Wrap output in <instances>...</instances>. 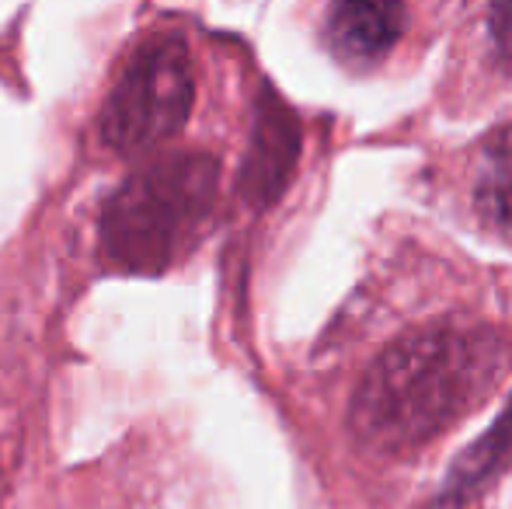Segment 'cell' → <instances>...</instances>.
I'll return each mask as SVG.
<instances>
[{
  "instance_id": "obj_5",
  "label": "cell",
  "mask_w": 512,
  "mask_h": 509,
  "mask_svg": "<svg viewBox=\"0 0 512 509\" xmlns=\"http://www.w3.org/2000/svg\"><path fill=\"white\" fill-rule=\"evenodd\" d=\"M408 11L401 4H335L324 21L331 53L349 67L384 60L405 32Z\"/></svg>"
},
{
  "instance_id": "obj_1",
  "label": "cell",
  "mask_w": 512,
  "mask_h": 509,
  "mask_svg": "<svg viewBox=\"0 0 512 509\" xmlns=\"http://www.w3.org/2000/svg\"><path fill=\"white\" fill-rule=\"evenodd\" d=\"M512 346L495 328L439 325L394 342L352 394L349 426L366 450L411 457L499 387Z\"/></svg>"
},
{
  "instance_id": "obj_2",
  "label": "cell",
  "mask_w": 512,
  "mask_h": 509,
  "mask_svg": "<svg viewBox=\"0 0 512 509\" xmlns=\"http://www.w3.org/2000/svg\"><path fill=\"white\" fill-rule=\"evenodd\" d=\"M220 192V161L171 150L129 171L102 206L98 252L115 272L161 276L203 241Z\"/></svg>"
},
{
  "instance_id": "obj_4",
  "label": "cell",
  "mask_w": 512,
  "mask_h": 509,
  "mask_svg": "<svg viewBox=\"0 0 512 509\" xmlns=\"http://www.w3.org/2000/svg\"><path fill=\"white\" fill-rule=\"evenodd\" d=\"M297 157H300L297 116H293V109L276 91L265 88L255 105L248 154H244L241 178H237V192H241L244 203L255 206V210L276 203L286 185H290Z\"/></svg>"
},
{
  "instance_id": "obj_7",
  "label": "cell",
  "mask_w": 512,
  "mask_h": 509,
  "mask_svg": "<svg viewBox=\"0 0 512 509\" xmlns=\"http://www.w3.org/2000/svg\"><path fill=\"white\" fill-rule=\"evenodd\" d=\"M471 199L481 227L512 245V123L481 140Z\"/></svg>"
},
{
  "instance_id": "obj_8",
  "label": "cell",
  "mask_w": 512,
  "mask_h": 509,
  "mask_svg": "<svg viewBox=\"0 0 512 509\" xmlns=\"http://www.w3.org/2000/svg\"><path fill=\"white\" fill-rule=\"evenodd\" d=\"M492 35L499 53L512 63V7H492Z\"/></svg>"
},
{
  "instance_id": "obj_3",
  "label": "cell",
  "mask_w": 512,
  "mask_h": 509,
  "mask_svg": "<svg viewBox=\"0 0 512 509\" xmlns=\"http://www.w3.org/2000/svg\"><path fill=\"white\" fill-rule=\"evenodd\" d=\"M196 105V63L182 35H150L133 49L108 91L98 140L122 157L150 154L178 136Z\"/></svg>"
},
{
  "instance_id": "obj_6",
  "label": "cell",
  "mask_w": 512,
  "mask_h": 509,
  "mask_svg": "<svg viewBox=\"0 0 512 509\" xmlns=\"http://www.w3.org/2000/svg\"><path fill=\"white\" fill-rule=\"evenodd\" d=\"M512 461V401L506 412L492 422L485 436L460 457L446 475V485L439 492V509H471L485 499V492L499 482V475Z\"/></svg>"
}]
</instances>
